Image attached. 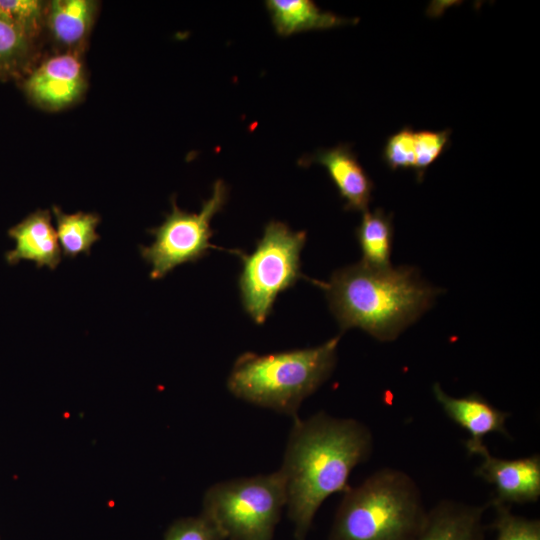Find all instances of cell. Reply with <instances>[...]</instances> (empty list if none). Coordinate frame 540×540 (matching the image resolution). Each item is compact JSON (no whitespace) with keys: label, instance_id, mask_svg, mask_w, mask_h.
I'll return each instance as SVG.
<instances>
[{"label":"cell","instance_id":"2","mask_svg":"<svg viewBox=\"0 0 540 540\" xmlns=\"http://www.w3.org/2000/svg\"><path fill=\"white\" fill-rule=\"evenodd\" d=\"M325 291L342 332L360 328L375 339L395 340L432 307L441 292L411 266L373 268L361 261L333 272Z\"/></svg>","mask_w":540,"mask_h":540},{"label":"cell","instance_id":"12","mask_svg":"<svg viewBox=\"0 0 540 540\" xmlns=\"http://www.w3.org/2000/svg\"><path fill=\"white\" fill-rule=\"evenodd\" d=\"M8 234L15 241V247L5 255L9 264L25 260L37 268L45 266L52 270L60 264L62 251L48 210L29 214L10 228Z\"/></svg>","mask_w":540,"mask_h":540},{"label":"cell","instance_id":"13","mask_svg":"<svg viewBox=\"0 0 540 540\" xmlns=\"http://www.w3.org/2000/svg\"><path fill=\"white\" fill-rule=\"evenodd\" d=\"M485 506L442 500L427 512L415 540H483Z\"/></svg>","mask_w":540,"mask_h":540},{"label":"cell","instance_id":"8","mask_svg":"<svg viewBox=\"0 0 540 540\" xmlns=\"http://www.w3.org/2000/svg\"><path fill=\"white\" fill-rule=\"evenodd\" d=\"M479 456L482 463L475 475L495 488L490 503L525 504L538 501L540 497V456L533 454L517 459H502L490 454L488 448Z\"/></svg>","mask_w":540,"mask_h":540},{"label":"cell","instance_id":"21","mask_svg":"<svg viewBox=\"0 0 540 540\" xmlns=\"http://www.w3.org/2000/svg\"><path fill=\"white\" fill-rule=\"evenodd\" d=\"M0 16L32 39L40 30L42 4L36 0H0Z\"/></svg>","mask_w":540,"mask_h":540},{"label":"cell","instance_id":"3","mask_svg":"<svg viewBox=\"0 0 540 540\" xmlns=\"http://www.w3.org/2000/svg\"><path fill=\"white\" fill-rule=\"evenodd\" d=\"M340 335L323 344L258 355L245 352L233 364L227 388L248 403L298 418L301 403L332 374Z\"/></svg>","mask_w":540,"mask_h":540},{"label":"cell","instance_id":"15","mask_svg":"<svg viewBox=\"0 0 540 540\" xmlns=\"http://www.w3.org/2000/svg\"><path fill=\"white\" fill-rule=\"evenodd\" d=\"M392 214L381 208L363 212L355 236L362 252L361 262L373 268L391 267L394 227Z\"/></svg>","mask_w":540,"mask_h":540},{"label":"cell","instance_id":"1","mask_svg":"<svg viewBox=\"0 0 540 540\" xmlns=\"http://www.w3.org/2000/svg\"><path fill=\"white\" fill-rule=\"evenodd\" d=\"M373 449L369 428L352 418L318 412L294 419L279 469L285 479L288 516L296 540H305L322 503L350 486L352 470Z\"/></svg>","mask_w":540,"mask_h":540},{"label":"cell","instance_id":"7","mask_svg":"<svg viewBox=\"0 0 540 540\" xmlns=\"http://www.w3.org/2000/svg\"><path fill=\"white\" fill-rule=\"evenodd\" d=\"M227 199L228 187L223 180H217L198 213L181 210L172 200V210L162 224L149 230L154 241L140 246L141 257L151 266V279H161L177 266L194 263L205 257L209 249L216 248L210 243L214 234L210 224Z\"/></svg>","mask_w":540,"mask_h":540},{"label":"cell","instance_id":"4","mask_svg":"<svg viewBox=\"0 0 540 540\" xmlns=\"http://www.w3.org/2000/svg\"><path fill=\"white\" fill-rule=\"evenodd\" d=\"M427 512L413 478L383 468L343 493L328 540H415Z\"/></svg>","mask_w":540,"mask_h":540},{"label":"cell","instance_id":"23","mask_svg":"<svg viewBox=\"0 0 540 540\" xmlns=\"http://www.w3.org/2000/svg\"><path fill=\"white\" fill-rule=\"evenodd\" d=\"M164 540H225L204 516L182 518L167 530Z\"/></svg>","mask_w":540,"mask_h":540},{"label":"cell","instance_id":"10","mask_svg":"<svg viewBox=\"0 0 540 540\" xmlns=\"http://www.w3.org/2000/svg\"><path fill=\"white\" fill-rule=\"evenodd\" d=\"M84 88V73L76 54L53 56L38 66L25 81L28 95L49 108H62L75 101Z\"/></svg>","mask_w":540,"mask_h":540},{"label":"cell","instance_id":"11","mask_svg":"<svg viewBox=\"0 0 540 540\" xmlns=\"http://www.w3.org/2000/svg\"><path fill=\"white\" fill-rule=\"evenodd\" d=\"M312 163L326 168L340 197L345 200V210H368L374 184L349 145L340 144L331 149H321L299 161L302 166Z\"/></svg>","mask_w":540,"mask_h":540},{"label":"cell","instance_id":"6","mask_svg":"<svg viewBox=\"0 0 540 540\" xmlns=\"http://www.w3.org/2000/svg\"><path fill=\"white\" fill-rule=\"evenodd\" d=\"M306 239L305 231H293L272 220L251 254L235 252L243 265L238 279L241 302L257 324H263L271 314L279 293L303 278L300 254Z\"/></svg>","mask_w":540,"mask_h":540},{"label":"cell","instance_id":"20","mask_svg":"<svg viewBox=\"0 0 540 540\" xmlns=\"http://www.w3.org/2000/svg\"><path fill=\"white\" fill-rule=\"evenodd\" d=\"M450 134L449 129L415 131L416 165L414 172L419 182L423 180L428 167L448 148Z\"/></svg>","mask_w":540,"mask_h":540},{"label":"cell","instance_id":"14","mask_svg":"<svg viewBox=\"0 0 540 540\" xmlns=\"http://www.w3.org/2000/svg\"><path fill=\"white\" fill-rule=\"evenodd\" d=\"M265 6L272 25L280 36L332 29L357 22V19H347L323 11L311 0H267Z\"/></svg>","mask_w":540,"mask_h":540},{"label":"cell","instance_id":"17","mask_svg":"<svg viewBox=\"0 0 540 540\" xmlns=\"http://www.w3.org/2000/svg\"><path fill=\"white\" fill-rule=\"evenodd\" d=\"M52 210L63 255L70 258L83 253L89 255L92 246L100 239L96 232L100 216L87 212L66 214L57 206H53Z\"/></svg>","mask_w":540,"mask_h":540},{"label":"cell","instance_id":"22","mask_svg":"<svg viewBox=\"0 0 540 540\" xmlns=\"http://www.w3.org/2000/svg\"><path fill=\"white\" fill-rule=\"evenodd\" d=\"M415 131L405 126L390 135L383 148L384 163L393 171L398 169H412L416 165Z\"/></svg>","mask_w":540,"mask_h":540},{"label":"cell","instance_id":"9","mask_svg":"<svg viewBox=\"0 0 540 540\" xmlns=\"http://www.w3.org/2000/svg\"><path fill=\"white\" fill-rule=\"evenodd\" d=\"M432 391L447 417L468 432L469 438L464 445L469 455H479L487 448L484 438L488 434L499 433L511 438L506 428L510 414L496 408L480 394L453 397L438 383L433 385Z\"/></svg>","mask_w":540,"mask_h":540},{"label":"cell","instance_id":"5","mask_svg":"<svg viewBox=\"0 0 540 540\" xmlns=\"http://www.w3.org/2000/svg\"><path fill=\"white\" fill-rule=\"evenodd\" d=\"M287 503L280 470L218 482L207 489L201 515L226 540H273Z\"/></svg>","mask_w":540,"mask_h":540},{"label":"cell","instance_id":"19","mask_svg":"<svg viewBox=\"0 0 540 540\" xmlns=\"http://www.w3.org/2000/svg\"><path fill=\"white\" fill-rule=\"evenodd\" d=\"M495 508L493 527L496 540H540V521L514 515L505 504L490 503Z\"/></svg>","mask_w":540,"mask_h":540},{"label":"cell","instance_id":"18","mask_svg":"<svg viewBox=\"0 0 540 540\" xmlns=\"http://www.w3.org/2000/svg\"><path fill=\"white\" fill-rule=\"evenodd\" d=\"M31 38L0 16V76L21 70L30 50Z\"/></svg>","mask_w":540,"mask_h":540},{"label":"cell","instance_id":"16","mask_svg":"<svg viewBox=\"0 0 540 540\" xmlns=\"http://www.w3.org/2000/svg\"><path fill=\"white\" fill-rule=\"evenodd\" d=\"M95 12L88 0H55L48 10V25L57 41L65 45L79 43L87 34Z\"/></svg>","mask_w":540,"mask_h":540}]
</instances>
